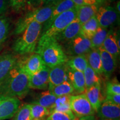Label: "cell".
Listing matches in <instances>:
<instances>
[{
    "mask_svg": "<svg viewBox=\"0 0 120 120\" xmlns=\"http://www.w3.org/2000/svg\"><path fill=\"white\" fill-rule=\"evenodd\" d=\"M55 5L42 6L27 13L19 19L15 27L14 34L19 35L30 24L34 22L43 24L49 19Z\"/></svg>",
    "mask_w": 120,
    "mask_h": 120,
    "instance_id": "cell-5",
    "label": "cell"
},
{
    "mask_svg": "<svg viewBox=\"0 0 120 120\" xmlns=\"http://www.w3.org/2000/svg\"><path fill=\"white\" fill-rule=\"evenodd\" d=\"M8 4V0H0V16L7 11Z\"/></svg>",
    "mask_w": 120,
    "mask_h": 120,
    "instance_id": "cell-37",
    "label": "cell"
},
{
    "mask_svg": "<svg viewBox=\"0 0 120 120\" xmlns=\"http://www.w3.org/2000/svg\"><path fill=\"white\" fill-rule=\"evenodd\" d=\"M75 117L76 116L73 113H68L53 111L51 112L47 120H73Z\"/></svg>",
    "mask_w": 120,
    "mask_h": 120,
    "instance_id": "cell-33",
    "label": "cell"
},
{
    "mask_svg": "<svg viewBox=\"0 0 120 120\" xmlns=\"http://www.w3.org/2000/svg\"><path fill=\"white\" fill-rule=\"evenodd\" d=\"M35 52L41 56L45 66L49 68L66 64L68 61L62 46L56 40L49 42Z\"/></svg>",
    "mask_w": 120,
    "mask_h": 120,
    "instance_id": "cell-4",
    "label": "cell"
},
{
    "mask_svg": "<svg viewBox=\"0 0 120 120\" xmlns=\"http://www.w3.org/2000/svg\"><path fill=\"white\" fill-rule=\"evenodd\" d=\"M73 120H79V118H77V117H76L75 118V119Z\"/></svg>",
    "mask_w": 120,
    "mask_h": 120,
    "instance_id": "cell-44",
    "label": "cell"
},
{
    "mask_svg": "<svg viewBox=\"0 0 120 120\" xmlns=\"http://www.w3.org/2000/svg\"><path fill=\"white\" fill-rule=\"evenodd\" d=\"M70 97L71 95L57 97L53 107L49 109L50 112L56 111L68 113H73L70 107Z\"/></svg>",
    "mask_w": 120,
    "mask_h": 120,
    "instance_id": "cell-24",
    "label": "cell"
},
{
    "mask_svg": "<svg viewBox=\"0 0 120 120\" xmlns=\"http://www.w3.org/2000/svg\"><path fill=\"white\" fill-rule=\"evenodd\" d=\"M97 112L100 119L120 120V106L106 100H104Z\"/></svg>",
    "mask_w": 120,
    "mask_h": 120,
    "instance_id": "cell-13",
    "label": "cell"
},
{
    "mask_svg": "<svg viewBox=\"0 0 120 120\" xmlns=\"http://www.w3.org/2000/svg\"><path fill=\"white\" fill-rule=\"evenodd\" d=\"M41 2L42 0H28L27 4L31 7L32 10H33L34 8H35L34 9H36L39 8V7H41Z\"/></svg>",
    "mask_w": 120,
    "mask_h": 120,
    "instance_id": "cell-38",
    "label": "cell"
},
{
    "mask_svg": "<svg viewBox=\"0 0 120 120\" xmlns=\"http://www.w3.org/2000/svg\"><path fill=\"white\" fill-rule=\"evenodd\" d=\"M98 8V6L96 4L76 7L77 9L76 17L77 18L81 25H82L91 18L95 16Z\"/></svg>",
    "mask_w": 120,
    "mask_h": 120,
    "instance_id": "cell-20",
    "label": "cell"
},
{
    "mask_svg": "<svg viewBox=\"0 0 120 120\" xmlns=\"http://www.w3.org/2000/svg\"><path fill=\"white\" fill-rule=\"evenodd\" d=\"M96 4L98 6L100 5V4H103V3H104L106 0H96Z\"/></svg>",
    "mask_w": 120,
    "mask_h": 120,
    "instance_id": "cell-43",
    "label": "cell"
},
{
    "mask_svg": "<svg viewBox=\"0 0 120 120\" xmlns=\"http://www.w3.org/2000/svg\"><path fill=\"white\" fill-rule=\"evenodd\" d=\"M77 16L76 7L61 13L54 19L51 25L42 31L39 38L35 51L41 49L49 42L55 40L58 34L62 32Z\"/></svg>",
    "mask_w": 120,
    "mask_h": 120,
    "instance_id": "cell-3",
    "label": "cell"
},
{
    "mask_svg": "<svg viewBox=\"0 0 120 120\" xmlns=\"http://www.w3.org/2000/svg\"><path fill=\"white\" fill-rule=\"evenodd\" d=\"M42 27V24L38 22L30 24L13 43L12 49L15 53L23 55L35 52Z\"/></svg>",
    "mask_w": 120,
    "mask_h": 120,
    "instance_id": "cell-2",
    "label": "cell"
},
{
    "mask_svg": "<svg viewBox=\"0 0 120 120\" xmlns=\"http://www.w3.org/2000/svg\"><path fill=\"white\" fill-rule=\"evenodd\" d=\"M68 67L66 63L50 68L49 73V90L67 81Z\"/></svg>",
    "mask_w": 120,
    "mask_h": 120,
    "instance_id": "cell-11",
    "label": "cell"
},
{
    "mask_svg": "<svg viewBox=\"0 0 120 120\" xmlns=\"http://www.w3.org/2000/svg\"><path fill=\"white\" fill-rule=\"evenodd\" d=\"M95 17L100 26L105 28L113 26L120 21V13L116 8L109 6L99 7Z\"/></svg>",
    "mask_w": 120,
    "mask_h": 120,
    "instance_id": "cell-7",
    "label": "cell"
},
{
    "mask_svg": "<svg viewBox=\"0 0 120 120\" xmlns=\"http://www.w3.org/2000/svg\"><path fill=\"white\" fill-rule=\"evenodd\" d=\"M66 64L69 68L83 72L88 66L86 55H79L73 57L67 61Z\"/></svg>",
    "mask_w": 120,
    "mask_h": 120,
    "instance_id": "cell-25",
    "label": "cell"
},
{
    "mask_svg": "<svg viewBox=\"0 0 120 120\" xmlns=\"http://www.w3.org/2000/svg\"><path fill=\"white\" fill-rule=\"evenodd\" d=\"M79 120H97L96 117L94 115H91V116H87L82 117L79 118Z\"/></svg>",
    "mask_w": 120,
    "mask_h": 120,
    "instance_id": "cell-40",
    "label": "cell"
},
{
    "mask_svg": "<svg viewBox=\"0 0 120 120\" xmlns=\"http://www.w3.org/2000/svg\"><path fill=\"white\" fill-rule=\"evenodd\" d=\"M112 1H115V0H112Z\"/></svg>",
    "mask_w": 120,
    "mask_h": 120,
    "instance_id": "cell-46",
    "label": "cell"
},
{
    "mask_svg": "<svg viewBox=\"0 0 120 120\" xmlns=\"http://www.w3.org/2000/svg\"><path fill=\"white\" fill-rule=\"evenodd\" d=\"M98 49L101 56L103 73L107 79H109L116 69L117 59L105 50L102 46Z\"/></svg>",
    "mask_w": 120,
    "mask_h": 120,
    "instance_id": "cell-15",
    "label": "cell"
},
{
    "mask_svg": "<svg viewBox=\"0 0 120 120\" xmlns=\"http://www.w3.org/2000/svg\"><path fill=\"white\" fill-rule=\"evenodd\" d=\"M61 0H42L41 6H45L48 5H55Z\"/></svg>",
    "mask_w": 120,
    "mask_h": 120,
    "instance_id": "cell-39",
    "label": "cell"
},
{
    "mask_svg": "<svg viewBox=\"0 0 120 120\" xmlns=\"http://www.w3.org/2000/svg\"><path fill=\"white\" fill-rule=\"evenodd\" d=\"M20 101L18 98L0 97V120L12 118L19 109Z\"/></svg>",
    "mask_w": 120,
    "mask_h": 120,
    "instance_id": "cell-10",
    "label": "cell"
},
{
    "mask_svg": "<svg viewBox=\"0 0 120 120\" xmlns=\"http://www.w3.org/2000/svg\"><path fill=\"white\" fill-rule=\"evenodd\" d=\"M99 120H102V119H100Z\"/></svg>",
    "mask_w": 120,
    "mask_h": 120,
    "instance_id": "cell-45",
    "label": "cell"
},
{
    "mask_svg": "<svg viewBox=\"0 0 120 120\" xmlns=\"http://www.w3.org/2000/svg\"><path fill=\"white\" fill-rule=\"evenodd\" d=\"M50 68L46 66L35 74L29 76V88L45 90L49 88Z\"/></svg>",
    "mask_w": 120,
    "mask_h": 120,
    "instance_id": "cell-12",
    "label": "cell"
},
{
    "mask_svg": "<svg viewBox=\"0 0 120 120\" xmlns=\"http://www.w3.org/2000/svg\"><path fill=\"white\" fill-rule=\"evenodd\" d=\"M120 1H118V2L117 3V4H116V10L117 11V12L118 13H120Z\"/></svg>",
    "mask_w": 120,
    "mask_h": 120,
    "instance_id": "cell-42",
    "label": "cell"
},
{
    "mask_svg": "<svg viewBox=\"0 0 120 120\" xmlns=\"http://www.w3.org/2000/svg\"><path fill=\"white\" fill-rule=\"evenodd\" d=\"M32 120H42L50 115V111L47 108L36 103L30 104Z\"/></svg>",
    "mask_w": 120,
    "mask_h": 120,
    "instance_id": "cell-30",
    "label": "cell"
},
{
    "mask_svg": "<svg viewBox=\"0 0 120 120\" xmlns=\"http://www.w3.org/2000/svg\"><path fill=\"white\" fill-rule=\"evenodd\" d=\"M109 30L108 28H103L99 26L96 32L93 36L91 41L92 49H98L102 46L105 38L107 37Z\"/></svg>",
    "mask_w": 120,
    "mask_h": 120,
    "instance_id": "cell-29",
    "label": "cell"
},
{
    "mask_svg": "<svg viewBox=\"0 0 120 120\" xmlns=\"http://www.w3.org/2000/svg\"><path fill=\"white\" fill-rule=\"evenodd\" d=\"M70 107L72 112L77 118L94 115L95 113L86 94H84L71 96Z\"/></svg>",
    "mask_w": 120,
    "mask_h": 120,
    "instance_id": "cell-6",
    "label": "cell"
},
{
    "mask_svg": "<svg viewBox=\"0 0 120 120\" xmlns=\"http://www.w3.org/2000/svg\"><path fill=\"white\" fill-rule=\"evenodd\" d=\"M100 26L95 16L91 18L88 21L81 25L79 35L91 40Z\"/></svg>",
    "mask_w": 120,
    "mask_h": 120,
    "instance_id": "cell-23",
    "label": "cell"
},
{
    "mask_svg": "<svg viewBox=\"0 0 120 120\" xmlns=\"http://www.w3.org/2000/svg\"><path fill=\"white\" fill-rule=\"evenodd\" d=\"M87 5H91V4H97L96 0H85Z\"/></svg>",
    "mask_w": 120,
    "mask_h": 120,
    "instance_id": "cell-41",
    "label": "cell"
},
{
    "mask_svg": "<svg viewBox=\"0 0 120 120\" xmlns=\"http://www.w3.org/2000/svg\"><path fill=\"white\" fill-rule=\"evenodd\" d=\"M106 100L114 104L120 106V94H107Z\"/></svg>",
    "mask_w": 120,
    "mask_h": 120,
    "instance_id": "cell-36",
    "label": "cell"
},
{
    "mask_svg": "<svg viewBox=\"0 0 120 120\" xmlns=\"http://www.w3.org/2000/svg\"><path fill=\"white\" fill-rule=\"evenodd\" d=\"M68 81L71 83L75 91L79 94L86 92L83 72L69 68L68 70Z\"/></svg>",
    "mask_w": 120,
    "mask_h": 120,
    "instance_id": "cell-17",
    "label": "cell"
},
{
    "mask_svg": "<svg viewBox=\"0 0 120 120\" xmlns=\"http://www.w3.org/2000/svg\"><path fill=\"white\" fill-rule=\"evenodd\" d=\"M83 75L86 90L95 85H101V79L98 75L89 66L83 71Z\"/></svg>",
    "mask_w": 120,
    "mask_h": 120,
    "instance_id": "cell-27",
    "label": "cell"
},
{
    "mask_svg": "<svg viewBox=\"0 0 120 120\" xmlns=\"http://www.w3.org/2000/svg\"><path fill=\"white\" fill-rule=\"evenodd\" d=\"M116 36L117 34L113 31H109L102 47L113 57L117 59L118 57L120 56V48L118 47L117 43Z\"/></svg>",
    "mask_w": 120,
    "mask_h": 120,
    "instance_id": "cell-21",
    "label": "cell"
},
{
    "mask_svg": "<svg viewBox=\"0 0 120 120\" xmlns=\"http://www.w3.org/2000/svg\"><path fill=\"white\" fill-rule=\"evenodd\" d=\"M86 96L88 98L94 111L97 112L104 98L102 94L101 85H97L91 87L86 90Z\"/></svg>",
    "mask_w": 120,
    "mask_h": 120,
    "instance_id": "cell-18",
    "label": "cell"
},
{
    "mask_svg": "<svg viewBox=\"0 0 120 120\" xmlns=\"http://www.w3.org/2000/svg\"><path fill=\"white\" fill-rule=\"evenodd\" d=\"M81 27V25L79 23L77 18L76 17V19L69 24L62 32L55 37V40L58 42L70 41L79 35Z\"/></svg>",
    "mask_w": 120,
    "mask_h": 120,
    "instance_id": "cell-14",
    "label": "cell"
},
{
    "mask_svg": "<svg viewBox=\"0 0 120 120\" xmlns=\"http://www.w3.org/2000/svg\"><path fill=\"white\" fill-rule=\"evenodd\" d=\"M87 58L88 66L91 67L98 75H100L102 74L101 59L99 49H91L89 53H87Z\"/></svg>",
    "mask_w": 120,
    "mask_h": 120,
    "instance_id": "cell-22",
    "label": "cell"
},
{
    "mask_svg": "<svg viewBox=\"0 0 120 120\" xmlns=\"http://www.w3.org/2000/svg\"><path fill=\"white\" fill-rule=\"evenodd\" d=\"M68 43L67 52L73 56L86 55L92 49L90 40L79 34Z\"/></svg>",
    "mask_w": 120,
    "mask_h": 120,
    "instance_id": "cell-9",
    "label": "cell"
},
{
    "mask_svg": "<svg viewBox=\"0 0 120 120\" xmlns=\"http://www.w3.org/2000/svg\"><path fill=\"white\" fill-rule=\"evenodd\" d=\"M106 92L107 94H120V84L116 78L107 82Z\"/></svg>",
    "mask_w": 120,
    "mask_h": 120,
    "instance_id": "cell-34",
    "label": "cell"
},
{
    "mask_svg": "<svg viewBox=\"0 0 120 120\" xmlns=\"http://www.w3.org/2000/svg\"><path fill=\"white\" fill-rule=\"evenodd\" d=\"M18 62L28 76L38 72L45 66L41 56L36 53L21 60H18Z\"/></svg>",
    "mask_w": 120,
    "mask_h": 120,
    "instance_id": "cell-8",
    "label": "cell"
},
{
    "mask_svg": "<svg viewBox=\"0 0 120 120\" xmlns=\"http://www.w3.org/2000/svg\"><path fill=\"white\" fill-rule=\"evenodd\" d=\"M57 97L54 96L49 91L41 92L37 96L33 103H36L50 109L55 104Z\"/></svg>",
    "mask_w": 120,
    "mask_h": 120,
    "instance_id": "cell-26",
    "label": "cell"
},
{
    "mask_svg": "<svg viewBox=\"0 0 120 120\" xmlns=\"http://www.w3.org/2000/svg\"><path fill=\"white\" fill-rule=\"evenodd\" d=\"M17 61V58L11 53H5L0 56V82L16 65Z\"/></svg>",
    "mask_w": 120,
    "mask_h": 120,
    "instance_id": "cell-19",
    "label": "cell"
},
{
    "mask_svg": "<svg viewBox=\"0 0 120 120\" xmlns=\"http://www.w3.org/2000/svg\"><path fill=\"white\" fill-rule=\"evenodd\" d=\"M29 76L17 62L6 77L0 82V97L18 98L29 91Z\"/></svg>",
    "mask_w": 120,
    "mask_h": 120,
    "instance_id": "cell-1",
    "label": "cell"
},
{
    "mask_svg": "<svg viewBox=\"0 0 120 120\" xmlns=\"http://www.w3.org/2000/svg\"><path fill=\"white\" fill-rule=\"evenodd\" d=\"M76 7L77 6L75 4V3L71 0H61L59 2L55 4V8L52 11L50 17L47 21L44 23L43 31L47 29L51 25L54 19H56L58 16H59L60 15L64 12L76 8Z\"/></svg>",
    "mask_w": 120,
    "mask_h": 120,
    "instance_id": "cell-16",
    "label": "cell"
},
{
    "mask_svg": "<svg viewBox=\"0 0 120 120\" xmlns=\"http://www.w3.org/2000/svg\"><path fill=\"white\" fill-rule=\"evenodd\" d=\"M10 30V24L8 19L0 16V45L6 41Z\"/></svg>",
    "mask_w": 120,
    "mask_h": 120,
    "instance_id": "cell-31",
    "label": "cell"
},
{
    "mask_svg": "<svg viewBox=\"0 0 120 120\" xmlns=\"http://www.w3.org/2000/svg\"><path fill=\"white\" fill-rule=\"evenodd\" d=\"M10 6L16 12L23 11L26 7V0H8Z\"/></svg>",
    "mask_w": 120,
    "mask_h": 120,
    "instance_id": "cell-35",
    "label": "cell"
},
{
    "mask_svg": "<svg viewBox=\"0 0 120 120\" xmlns=\"http://www.w3.org/2000/svg\"><path fill=\"white\" fill-rule=\"evenodd\" d=\"M13 120H32L30 104H25L19 109Z\"/></svg>",
    "mask_w": 120,
    "mask_h": 120,
    "instance_id": "cell-32",
    "label": "cell"
},
{
    "mask_svg": "<svg viewBox=\"0 0 120 120\" xmlns=\"http://www.w3.org/2000/svg\"><path fill=\"white\" fill-rule=\"evenodd\" d=\"M49 92L56 97H58L63 96L70 95L75 92V90L71 83L67 80L54 87L53 88L49 90Z\"/></svg>",
    "mask_w": 120,
    "mask_h": 120,
    "instance_id": "cell-28",
    "label": "cell"
}]
</instances>
